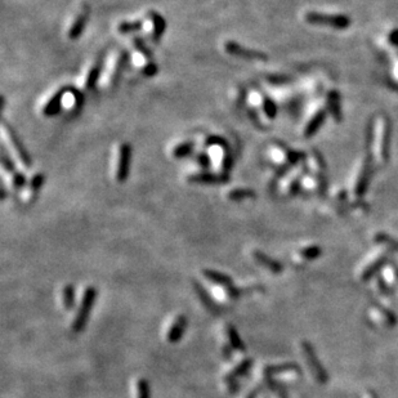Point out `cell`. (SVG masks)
Masks as SVG:
<instances>
[{
	"instance_id": "cell-22",
	"label": "cell",
	"mask_w": 398,
	"mask_h": 398,
	"mask_svg": "<svg viewBox=\"0 0 398 398\" xmlns=\"http://www.w3.org/2000/svg\"><path fill=\"white\" fill-rule=\"evenodd\" d=\"M255 191L251 188H234L227 194L228 200L231 201H241L245 199H255Z\"/></svg>"
},
{
	"instance_id": "cell-6",
	"label": "cell",
	"mask_w": 398,
	"mask_h": 398,
	"mask_svg": "<svg viewBox=\"0 0 398 398\" xmlns=\"http://www.w3.org/2000/svg\"><path fill=\"white\" fill-rule=\"evenodd\" d=\"M3 129L5 131V133H7L8 139L10 141V144H12V147H13L14 151H16L17 156H18V159L21 160L22 165H24L25 167H27V169H30V167L33 166V159H31L29 151L26 150V147H25L22 141H21V138L18 137L17 132L14 131L13 128L10 127L5 120L3 121Z\"/></svg>"
},
{
	"instance_id": "cell-9",
	"label": "cell",
	"mask_w": 398,
	"mask_h": 398,
	"mask_svg": "<svg viewBox=\"0 0 398 398\" xmlns=\"http://www.w3.org/2000/svg\"><path fill=\"white\" fill-rule=\"evenodd\" d=\"M132 160V146L129 143H123L119 150V159H117L116 167V181L119 183H124L129 177Z\"/></svg>"
},
{
	"instance_id": "cell-10",
	"label": "cell",
	"mask_w": 398,
	"mask_h": 398,
	"mask_svg": "<svg viewBox=\"0 0 398 398\" xmlns=\"http://www.w3.org/2000/svg\"><path fill=\"white\" fill-rule=\"evenodd\" d=\"M187 182L192 184H224L230 182V175L228 173H196L188 175Z\"/></svg>"
},
{
	"instance_id": "cell-28",
	"label": "cell",
	"mask_w": 398,
	"mask_h": 398,
	"mask_svg": "<svg viewBox=\"0 0 398 398\" xmlns=\"http://www.w3.org/2000/svg\"><path fill=\"white\" fill-rule=\"evenodd\" d=\"M142 26H143V22H142V21H133V22H128V21H125V22H121V24L119 25L117 30H119L120 33H123V35H127V33L139 31L142 29Z\"/></svg>"
},
{
	"instance_id": "cell-3",
	"label": "cell",
	"mask_w": 398,
	"mask_h": 398,
	"mask_svg": "<svg viewBox=\"0 0 398 398\" xmlns=\"http://www.w3.org/2000/svg\"><path fill=\"white\" fill-rule=\"evenodd\" d=\"M96 298H97V290H96L94 286L88 285V286H84L81 289L80 294L77 297V301L75 304L70 325H68L70 332H80L83 330L85 324H87Z\"/></svg>"
},
{
	"instance_id": "cell-15",
	"label": "cell",
	"mask_w": 398,
	"mask_h": 398,
	"mask_svg": "<svg viewBox=\"0 0 398 398\" xmlns=\"http://www.w3.org/2000/svg\"><path fill=\"white\" fill-rule=\"evenodd\" d=\"M371 175H372V160L371 156L368 155L365 160V165H364V169H362L361 177L358 179L357 187H356V195H357V196H362V195L365 194V191L367 190L368 182L371 179Z\"/></svg>"
},
{
	"instance_id": "cell-27",
	"label": "cell",
	"mask_w": 398,
	"mask_h": 398,
	"mask_svg": "<svg viewBox=\"0 0 398 398\" xmlns=\"http://www.w3.org/2000/svg\"><path fill=\"white\" fill-rule=\"evenodd\" d=\"M44 182H45V175L43 173H37V174L33 175V178L30 182V190H29V196H30V200L35 199L39 194L41 188L44 186Z\"/></svg>"
},
{
	"instance_id": "cell-1",
	"label": "cell",
	"mask_w": 398,
	"mask_h": 398,
	"mask_svg": "<svg viewBox=\"0 0 398 398\" xmlns=\"http://www.w3.org/2000/svg\"><path fill=\"white\" fill-rule=\"evenodd\" d=\"M202 284H195V290L200 291L206 298L202 299L209 309H227L237 301L242 291L248 289L240 288L226 273L214 269H204L200 273Z\"/></svg>"
},
{
	"instance_id": "cell-33",
	"label": "cell",
	"mask_w": 398,
	"mask_h": 398,
	"mask_svg": "<svg viewBox=\"0 0 398 398\" xmlns=\"http://www.w3.org/2000/svg\"><path fill=\"white\" fill-rule=\"evenodd\" d=\"M12 184L16 190H20L26 184V177L20 171H16L14 174H12Z\"/></svg>"
},
{
	"instance_id": "cell-23",
	"label": "cell",
	"mask_w": 398,
	"mask_h": 398,
	"mask_svg": "<svg viewBox=\"0 0 398 398\" xmlns=\"http://www.w3.org/2000/svg\"><path fill=\"white\" fill-rule=\"evenodd\" d=\"M133 47L137 49V52L141 54L142 57L148 62H154V56H152V52L150 50V48L146 45L144 40L141 36H135L133 39Z\"/></svg>"
},
{
	"instance_id": "cell-8",
	"label": "cell",
	"mask_w": 398,
	"mask_h": 398,
	"mask_svg": "<svg viewBox=\"0 0 398 398\" xmlns=\"http://www.w3.org/2000/svg\"><path fill=\"white\" fill-rule=\"evenodd\" d=\"M224 50L228 54H231L233 57L242 58V60H249V61H265L268 56L263 52L259 50L250 49V48L242 47L241 44L236 43V41L228 40L224 43Z\"/></svg>"
},
{
	"instance_id": "cell-12",
	"label": "cell",
	"mask_w": 398,
	"mask_h": 398,
	"mask_svg": "<svg viewBox=\"0 0 398 398\" xmlns=\"http://www.w3.org/2000/svg\"><path fill=\"white\" fill-rule=\"evenodd\" d=\"M89 13H91L89 7L84 5L80 13L77 14L75 22L71 25L70 30H68V39L70 40H76V39H79L81 36V33H84L85 27H87L88 20H89Z\"/></svg>"
},
{
	"instance_id": "cell-18",
	"label": "cell",
	"mask_w": 398,
	"mask_h": 398,
	"mask_svg": "<svg viewBox=\"0 0 398 398\" xmlns=\"http://www.w3.org/2000/svg\"><path fill=\"white\" fill-rule=\"evenodd\" d=\"M132 398H150V387L146 379L135 378L132 382Z\"/></svg>"
},
{
	"instance_id": "cell-5",
	"label": "cell",
	"mask_w": 398,
	"mask_h": 398,
	"mask_svg": "<svg viewBox=\"0 0 398 398\" xmlns=\"http://www.w3.org/2000/svg\"><path fill=\"white\" fill-rule=\"evenodd\" d=\"M188 318L182 313H174L166 318L161 329V338L167 344H175L181 340L187 329Z\"/></svg>"
},
{
	"instance_id": "cell-26",
	"label": "cell",
	"mask_w": 398,
	"mask_h": 398,
	"mask_svg": "<svg viewBox=\"0 0 398 398\" xmlns=\"http://www.w3.org/2000/svg\"><path fill=\"white\" fill-rule=\"evenodd\" d=\"M194 147H195L194 142L191 141L182 142L181 144H178V146H175V147L173 148V158L174 159L187 158V156H190V155L192 154Z\"/></svg>"
},
{
	"instance_id": "cell-30",
	"label": "cell",
	"mask_w": 398,
	"mask_h": 398,
	"mask_svg": "<svg viewBox=\"0 0 398 398\" xmlns=\"http://www.w3.org/2000/svg\"><path fill=\"white\" fill-rule=\"evenodd\" d=\"M1 165H3V169L5 171H8L10 175L14 174L17 171L16 169V165H14L13 160L10 159V156L8 155L7 150L5 148H1Z\"/></svg>"
},
{
	"instance_id": "cell-14",
	"label": "cell",
	"mask_w": 398,
	"mask_h": 398,
	"mask_svg": "<svg viewBox=\"0 0 398 398\" xmlns=\"http://www.w3.org/2000/svg\"><path fill=\"white\" fill-rule=\"evenodd\" d=\"M251 258L257 265H262V268H265L267 271L272 272V273H280L282 271V265L278 262L273 261L269 257L262 253L261 250H253L251 251Z\"/></svg>"
},
{
	"instance_id": "cell-25",
	"label": "cell",
	"mask_w": 398,
	"mask_h": 398,
	"mask_svg": "<svg viewBox=\"0 0 398 398\" xmlns=\"http://www.w3.org/2000/svg\"><path fill=\"white\" fill-rule=\"evenodd\" d=\"M340 97L336 92H330L329 94V108L332 116L335 117V120H341V110H340Z\"/></svg>"
},
{
	"instance_id": "cell-11",
	"label": "cell",
	"mask_w": 398,
	"mask_h": 398,
	"mask_svg": "<svg viewBox=\"0 0 398 398\" xmlns=\"http://www.w3.org/2000/svg\"><path fill=\"white\" fill-rule=\"evenodd\" d=\"M75 289L74 285L71 284H65L60 288L58 291V303L62 311L65 312H72L75 308Z\"/></svg>"
},
{
	"instance_id": "cell-24",
	"label": "cell",
	"mask_w": 398,
	"mask_h": 398,
	"mask_svg": "<svg viewBox=\"0 0 398 398\" xmlns=\"http://www.w3.org/2000/svg\"><path fill=\"white\" fill-rule=\"evenodd\" d=\"M303 352H304V357L307 358L305 361H307L308 366L311 367L313 376H315L316 379H320V382H324V380H322L324 378L321 376V370H318V364L316 362V358L315 356H313V353H312L311 348H308L307 345H304V347H303Z\"/></svg>"
},
{
	"instance_id": "cell-2",
	"label": "cell",
	"mask_w": 398,
	"mask_h": 398,
	"mask_svg": "<svg viewBox=\"0 0 398 398\" xmlns=\"http://www.w3.org/2000/svg\"><path fill=\"white\" fill-rule=\"evenodd\" d=\"M250 366V358L244 353L234 356L230 360H224L223 370L221 372V385L224 392L234 393L238 388L241 376L248 371Z\"/></svg>"
},
{
	"instance_id": "cell-29",
	"label": "cell",
	"mask_w": 398,
	"mask_h": 398,
	"mask_svg": "<svg viewBox=\"0 0 398 398\" xmlns=\"http://www.w3.org/2000/svg\"><path fill=\"white\" fill-rule=\"evenodd\" d=\"M205 146H207V147H210V146H218V147L223 148V151L231 150L228 142L226 141L223 137H221V135H209V137L205 139Z\"/></svg>"
},
{
	"instance_id": "cell-36",
	"label": "cell",
	"mask_w": 398,
	"mask_h": 398,
	"mask_svg": "<svg viewBox=\"0 0 398 398\" xmlns=\"http://www.w3.org/2000/svg\"><path fill=\"white\" fill-rule=\"evenodd\" d=\"M267 80L269 81V83H272V84H276V85H277V84H280V85H281V84L289 83V80H290V79H289L288 76H268Z\"/></svg>"
},
{
	"instance_id": "cell-34",
	"label": "cell",
	"mask_w": 398,
	"mask_h": 398,
	"mask_svg": "<svg viewBox=\"0 0 398 398\" xmlns=\"http://www.w3.org/2000/svg\"><path fill=\"white\" fill-rule=\"evenodd\" d=\"M158 71L159 67L158 65H156V62L154 61V62H148V64H146V66L142 68V74H143L146 77H152L158 74Z\"/></svg>"
},
{
	"instance_id": "cell-20",
	"label": "cell",
	"mask_w": 398,
	"mask_h": 398,
	"mask_svg": "<svg viewBox=\"0 0 398 398\" xmlns=\"http://www.w3.org/2000/svg\"><path fill=\"white\" fill-rule=\"evenodd\" d=\"M325 116H326V114H325V111H318L317 114H316L315 116L312 117L311 121L308 123L307 128H305V132H304L305 137L309 138V137H312V135H315V134L317 133L318 129H320V128L322 127V124H324Z\"/></svg>"
},
{
	"instance_id": "cell-4",
	"label": "cell",
	"mask_w": 398,
	"mask_h": 398,
	"mask_svg": "<svg viewBox=\"0 0 398 398\" xmlns=\"http://www.w3.org/2000/svg\"><path fill=\"white\" fill-rule=\"evenodd\" d=\"M219 330V349L224 360L244 353V344L238 336L237 330L231 324H223Z\"/></svg>"
},
{
	"instance_id": "cell-16",
	"label": "cell",
	"mask_w": 398,
	"mask_h": 398,
	"mask_svg": "<svg viewBox=\"0 0 398 398\" xmlns=\"http://www.w3.org/2000/svg\"><path fill=\"white\" fill-rule=\"evenodd\" d=\"M150 20L152 22V27H154V35H152V39H154L155 43H159L160 39L164 35L165 30H166V21L160 13L155 12V10H150Z\"/></svg>"
},
{
	"instance_id": "cell-32",
	"label": "cell",
	"mask_w": 398,
	"mask_h": 398,
	"mask_svg": "<svg viewBox=\"0 0 398 398\" xmlns=\"http://www.w3.org/2000/svg\"><path fill=\"white\" fill-rule=\"evenodd\" d=\"M195 161L200 165L202 169H209L211 166V160L209 158V155L205 152H199L198 155H195Z\"/></svg>"
},
{
	"instance_id": "cell-21",
	"label": "cell",
	"mask_w": 398,
	"mask_h": 398,
	"mask_svg": "<svg viewBox=\"0 0 398 398\" xmlns=\"http://www.w3.org/2000/svg\"><path fill=\"white\" fill-rule=\"evenodd\" d=\"M128 57H129V56H128V52L123 50V52H120V54H119V57L116 58L114 71H112V76H111V83L112 84H116L117 81H119V79H120L121 72H123L125 65H127Z\"/></svg>"
},
{
	"instance_id": "cell-7",
	"label": "cell",
	"mask_w": 398,
	"mask_h": 398,
	"mask_svg": "<svg viewBox=\"0 0 398 398\" xmlns=\"http://www.w3.org/2000/svg\"><path fill=\"white\" fill-rule=\"evenodd\" d=\"M305 20L313 25H329L335 29H347L351 25V20L347 16L339 14H324L311 12L305 16Z\"/></svg>"
},
{
	"instance_id": "cell-13",
	"label": "cell",
	"mask_w": 398,
	"mask_h": 398,
	"mask_svg": "<svg viewBox=\"0 0 398 398\" xmlns=\"http://www.w3.org/2000/svg\"><path fill=\"white\" fill-rule=\"evenodd\" d=\"M70 89L71 88L65 87V88H61V89H58V91L56 92V94H54L53 97L48 100L47 104H45V106L43 107L44 116L52 117V116H56L57 114H60L61 107H62V100H64L65 94H66L67 92H70Z\"/></svg>"
},
{
	"instance_id": "cell-19",
	"label": "cell",
	"mask_w": 398,
	"mask_h": 398,
	"mask_svg": "<svg viewBox=\"0 0 398 398\" xmlns=\"http://www.w3.org/2000/svg\"><path fill=\"white\" fill-rule=\"evenodd\" d=\"M100 71H102V58H98L97 62L94 66H92V68L88 72L87 77H85V88L88 91H92L96 88L98 83V79H100Z\"/></svg>"
},
{
	"instance_id": "cell-37",
	"label": "cell",
	"mask_w": 398,
	"mask_h": 398,
	"mask_svg": "<svg viewBox=\"0 0 398 398\" xmlns=\"http://www.w3.org/2000/svg\"><path fill=\"white\" fill-rule=\"evenodd\" d=\"M389 40H391L392 44H395V45H398V30L392 31L391 35H389Z\"/></svg>"
},
{
	"instance_id": "cell-17",
	"label": "cell",
	"mask_w": 398,
	"mask_h": 398,
	"mask_svg": "<svg viewBox=\"0 0 398 398\" xmlns=\"http://www.w3.org/2000/svg\"><path fill=\"white\" fill-rule=\"evenodd\" d=\"M389 148H391V123L385 117V121L383 123L382 138H380V158L388 160Z\"/></svg>"
},
{
	"instance_id": "cell-35",
	"label": "cell",
	"mask_w": 398,
	"mask_h": 398,
	"mask_svg": "<svg viewBox=\"0 0 398 398\" xmlns=\"http://www.w3.org/2000/svg\"><path fill=\"white\" fill-rule=\"evenodd\" d=\"M376 241L391 245V248L393 246V248H395L396 250H398V242H397V241L393 240V238H391V237H388L387 234H378V236H376Z\"/></svg>"
},
{
	"instance_id": "cell-31",
	"label": "cell",
	"mask_w": 398,
	"mask_h": 398,
	"mask_svg": "<svg viewBox=\"0 0 398 398\" xmlns=\"http://www.w3.org/2000/svg\"><path fill=\"white\" fill-rule=\"evenodd\" d=\"M263 111L269 119H274L277 115V106L274 104L273 100L268 97H263Z\"/></svg>"
}]
</instances>
